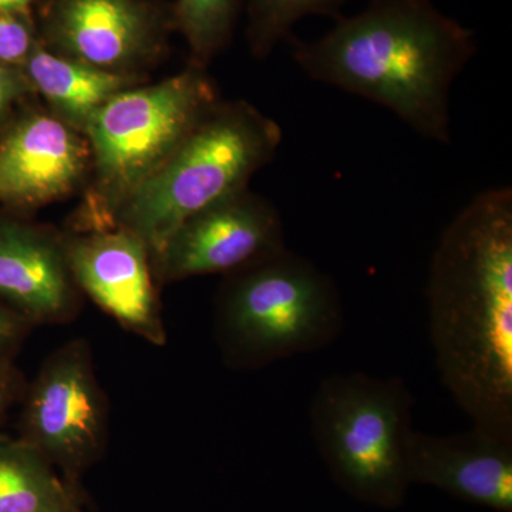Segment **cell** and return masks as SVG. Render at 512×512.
<instances>
[{
    "label": "cell",
    "mask_w": 512,
    "mask_h": 512,
    "mask_svg": "<svg viewBox=\"0 0 512 512\" xmlns=\"http://www.w3.org/2000/svg\"><path fill=\"white\" fill-rule=\"evenodd\" d=\"M410 484L430 485L466 503L512 512V441L473 427L454 436L414 430L407 446Z\"/></svg>",
    "instance_id": "cell-12"
},
{
    "label": "cell",
    "mask_w": 512,
    "mask_h": 512,
    "mask_svg": "<svg viewBox=\"0 0 512 512\" xmlns=\"http://www.w3.org/2000/svg\"><path fill=\"white\" fill-rule=\"evenodd\" d=\"M32 0H0V10L6 12L23 13Z\"/></svg>",
    "instance_id": "cell-22"
},
{
    "label": "cell",
    "mask_w": 512,
    "mask_h": 512,
    "mask_svg": "<svg viewBox=\"0 0 512 512\" xmlns=\"http://www.w3.org/2000/svg\"><path fill=\"white\" fill-rule=\"evenodd\" d=\"M285 248L278 210L245 190L185 221L151 262L158 281L175 282L229 275Z\"/></svg>",
    "instance_id": "cell-8"
},
{
    "label": "cell",
    "mask_w": 512,
    "mask_h": 512,
    "mask_svg": "<svg viewBox=\"0 0 512 512\" xmlns=\"http://www.w3.org/2000/svg\"><path fill=\"white\" fill-rule=\"evenodd\" d=\"M20 69L32 90L49 101L59 119L79 131L86 130L107 101L136 83L130 74L56 56L37 45Z\"/></svg>",
    "instance_id": "cell-14"
},
{
    "label": "cell",
    "mask_w": 512,
    "mask_h": 512,
    "mask_svg": "<svg viewBox=\"0 0 512 512\" xmlns=\"http://www.w3.org/2000/svg\"><path fill=\"white\" fill-rule=\"evenodd\" d=\"M350 0H249L252 47L258 56H268L284 39H291L293 26L312 15L336 16Z\"/></svg>",
    "instance_id": "cell-16"
},
{
    "label": "cell",
    "mask_w": 512,
    "mask_h": 512,
    "mask_svg": "<svg viewBox=\"0 0 512 512\" xmlns=\"http://www.w3.org/2000/svg\"><path fill=\"white\" fill-rule=\"evenodd\" d=\"M26 384L15 365L0 367V426L13 404L22 399Z\"/></svg>",
    "instance_id": "cell-21"
},
{
    "label": "cell",
    "mask_w": 512,
    "mask_h": 512,
    "mask_svg": "<svg viewBox=\"0 0 512 512\" xmlns=\"http://www.w3.org/2000/svg\"><path fill=\"white\" fill-rule=\"evenodd\" d=\"M214 322L225 363L258 370L328 348L345 315L335 281L285 248L227 275Z\"/></svg>",
    "instance_id": "cell-4"
},
{
    "label": "cell",
    "mask_w": 512,
    "mask_h": 512,
    "mask_svg": "<svg viewBox=\"0 0 512 512\" xmlns=\"http://www.w3.org/2000/svg\"><path fill=\"white\" fill-rule=\"evenodd\" d=\"M476 50L474 33L431 0H370L319 39L292 40L306 76L373 101L443 144L451 87Z\"/></svg>",
    "instance_id": "cell-2"
},
{
    "label": "cell",
    "mask_w": 512,
    "mask_h": 512,
    "mask_svg": "<svg viewBox=\"0 0 512 512\" xmlns=\"http://www.w3.org/2000/svg\"><path fill=\"white\" fill-rule=\"evenodd\" d=\"M64 248L79 291L127 332L165 345L150 249L136 234L120 227L93 228L64 239Z\"/></svg>",
    "instance_id": "cell-9"
},
{
    "label": "cell",
    "mask_w": 512,
    "mask_h": 512,
    "mask_svg": "<svg viewBox=\"0 0 512 512\" xmlns=\"http://www.w3.org/2000/svg\"><path fill=\"white\" fill-rule=\"evenodd\" d=\"M413 404L402 377L362 372L325 377L313 394L316 448L335 483L360 503L393 510L406 500Z\"/></svg>",
    "instance_id": "cell-5"
},
{
    "label": "cell",
    "mask_w": 512,
    "mask_h": 512,
    "mask_svg": "<svg viewBox=\"0 0 512 512\" xmlns=\"http://www.w3.org/2000/svg\"><path fill=\"white\" fill-rule=\"evenodd\" d=\"M89 151L59 117L26 114L0 134V204L26 210L59 200L86 170Z\"/></svg>",
    "instance_id": "cell-10"
},
{
    "label": "cell",
    "mask_w": 512,
    "mask_h": 512,
    "mask_svg": "<svg viewBox=\"0 0 512 512\" xmlns=\"http://www.w3.org/2000/svg\"><path fill=\"white\" fill-rule=\"evenodd\" d=\"M53 33L70 57L120 72L151 43V20L136 0H62Z\"/></svg>",
    "instance_id": "cell-13"
},
{
    "label": "cell",
    "mask_w": 512,
    "mask_h": 512,
    "mask_svg": "<svg viewBox=\"0 0 512 512\" xmlns=\"http://www.w3.org/2000/svg\"><path fill=\"white\" fill-rule=\"evenodd\" d=\"M80 495L36 448L0 434V512H72Z\"/></svg>",
    "instance_id": "cell-15"
},
{
    "label": "cell",
    "mask_w": 512,
    "mask_h": 512,
    "mask_svg": "<svg viewBox=\"0 0 512 512\" xmlns=\"http://www.w3.org/2000/svg\"><path fill=\"white\" fill-rule=\"evenodd\" d=\"M237 0H180L178 26L190 43L198 64L207 63L227 43Z\"/></svg>",
    "instance_id": "cell-17"
},
{
    "label": "cell",
    "mask_w": 512,
    "mask_h": 512,
    "mask_svg": "<svg viewBox=\"0 0 512 512\" xmlns=\"http://www.w3.org/2000/svg\"><path fill=\"white\" fill-rule=\"evenodd\" d=\"M217 104L211 80L194 67L153 86L130 87L94 114L84 133L92 146L107 222Z\"/></svg>",
    "instance_id": "cell-6"
},
{
    "label": "cell",
    "mask_w": 512,
    "mask_h": 512,
    "mask_svg": "<svg viewBox=\"0 0 512 512\" xmlns=\"http://www.w3.org/2000/svg\"><path fill=\"white\" fill-rule=\"evenodd\" d=\"M0 301L33 328L73 320L79 311V288L64 239L0 214Z\"/></svg>",
    "instance_id": "cell-11"
},
{
    "label": "cell",
    "mask_w": 512,
    "mask_h": 512,
    "mask_svg": "<svg viewBox=\"0 0 512 512\" xmlns=\"http://www.w3.org/2000/svg\"><path fill=\"white\" fill-rule=\"evenodd\" d=\"M282 128L245 101L220 104L167 160L127 195L110 227L136 234L151 258L195 214L247 190L248 181L275 157Z\"/></svg>",
    "instance_id": "cell-3"
},
{
    "label": "cell",
    "mask_w": 512,
    "mask_h": 512,
    "mask_svg": "<svg viewBox=\"0 0 512 512\" xmlns=\"http://www.w3.org/2000/svg\"><path fill=\"white\" fill-rule=\"evenodd\" d=\"M36 43L22 13L0 10V63L22 67Z\"/></svg>",
    "instance_id": "cell-18"
},
{
    "label": "cell",
    "mask_w": 512,
    "mask_h": 512,
    "mask_svg": "<svg viewBox=\"0 0 512 512\" xmlns=\"http://www.w3.org/2000/svg\"><path fill=\"white\" fill-rule=\"evenodd\" d=\"M72 512H82V508H76V510H73Z\"/></svg>",
    "instance_id": "cell-23"
},
{
    "label": "cell",
    "mask_w": 512,
    "mask_h": 512,
    "mask_svg": "<svg viewBox=\"0 0 512 512\" xmlns=\"http://www.w3.org/2000/svg\"><path fill=\"white\" fill-rule=\"evenodd\" d=\"M429 329L441 382L473 426L512 441V191L480 192L431 259Z\"/></svg>",
    "instance_id": "cell-1"
},
{
    "label": "cell",
    "mask_w": 512,
    "mask_h": 512,
    "mask_svg": "<svg viewBox=\"0 0 512 512\" xmlns=\"http://www.w3.org/2000/svg\"><path fill=\"white\" fill-rule=\"evenodd\" d=\"M19 439L36 448L67 484L103 456L109 429L107 400L84 340H72L47 357L25 387Z\"/></svg>",
    "instance_id": "cell-7"
},
{
    "label": "cell",
    "mask_w": 512,
    "mask_h": 512,
    "mask_svg": "<svg viewBox=\"0 0 512 512\" xmlns=\"http://www.w3.org/2000/svg\"><path fill=\"white\" fill-rule=\"evenodd\" d=\"M32 90L20 67L0 63V123L10 111Z\"/></svg>",
    "instance_id": "cell-20"
},
{
    "label": "cell",
    "mask_w": 512,
    "mask_h": 512,
    "mask_svg": "<svg viewBox=\"0 0 512 512\" xmlns=\"http://www.w3.org/2000/svg\"><path fill=\"white\" fill-rule=\"evenodd\" d=\"M32 328L28 320L0 301V367L15 365V357Z\"/></svg>",
    "instance_id": "cell-19"
}]
</instances>
